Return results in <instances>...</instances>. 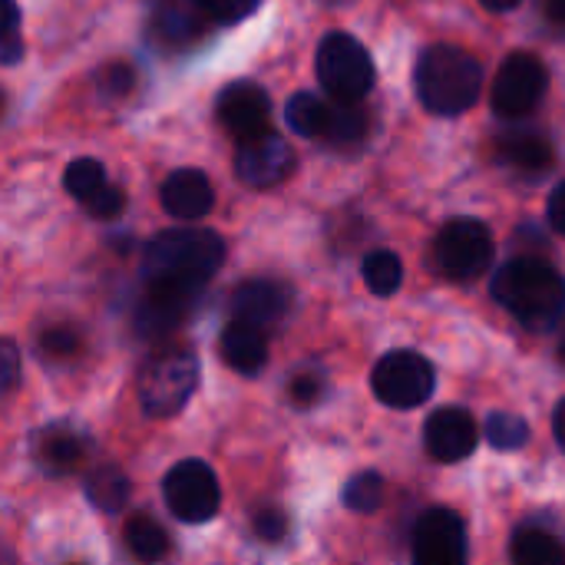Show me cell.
Here are the masks:
<instances>
[{"instance_id": "1", "label": "cell", "mask_w": 565, "mask_h": 565, "mask_svg": "<svg viewBox=\"0 0 565 565\" xmlns=\"http://www.w3.org/2000/svg\"><path fill=\"white\" fill-rule=\"evenodd\" d=\"M225 242L209 228H169L146 245L142 275L146 285H169L202 291L205 281L222 268Z\"/></svg>"}, {"instance_id": "2", "label": "cell", "mask_w": 565, "mask_h": 565, "mask_svg": "<svg viewBox=\"0 0 565 565\" xmlns=\"http://www.w3.org/2000/svg\"><path fill=\"white\" fill-rule=\"evenodd\" d=\"M490 288L493 298L533 331H553L565 318V278L540 258L507 262Z\"/></svg>"}, {"instance_id": "3", "label": "cell", "mask_w": 565, "mask_h": 565, "mask_svg": "<svg viewBox=\"0 0 565 565\" xmlns=\"http://www.w3.org/2000/svg\"><path fill=\"white\" fill-rule=\"evenodd\" d=\"M483 63L460 46L440 43V46H427L417 60V96L420 103L437 113V116H457L467 113L480 93H483Z\"/></svg>"}, {"instance_id": "4", "label": "cell", "mask_w": 565, "mask_h": 565, "mask_svg": "<svg viewBox=\"0 0 565 565\" xmlns=\"http://www.w3.org/2000/svg\"><path fill=\"white\" fill-rule=\"evenodd\" d=\"M199 387V361L192 351L152 354L139 371V401L149 417L179 414Z\"/></svg>"}, {"instance_id": "5", "label": "cell", "mask_w": 565, "mask_h": 565, "mask_svg": "<svg viewBox=\"0 0 565 565\" xmlns=\"http://www.w3.org/2000/svg\"><path fill=\"white\" fill-rule=\"evenodd\" d=\"M315 70L331 99L361 103L374 86V60L351 33H328L318 46Z\"/></svg>"}, {"instance_id": "6", "label": "cell", "mask_w": 565, "mask_h": 565, "mask_svg": "<svg viewBox=\"0 0 565 565\" xmlns=\"http://www.w3.org/2000/svg\"><path fill=\"white\" fill-rule=\"evenodd\" d=\"M434 262L450 281H477L490 271L493 235L480 218H454L434 242Z\"/></svg>"}, {"instance_id": "7", "label": "cell", "mask_w": 565, "mask_h": 565, "mask_svg": "<svg viewBox=\"0 0 565 565\" xmlns=\"http://www.w3.org/2000/svg\"><path fill=\"white\" fill-rule=\"evenodd\" d=\"M434 367L424 354L417 351H391L377 361L371 374L374 397L394 411H411L430 401L434 394Z\"/></svg>"}, {"instance_id": "8", "label": "cell", "mask_w": 565, "mask_h": 565, "mask_svg": "<svg viewBox=\"0 0 565 565\" xmlns=\"http://www.w3.org/2000/svg\"><path fill=\"white\" fill-rule=\"evenodd\" d=\"M162 497H166L169 513L179 516V520H185V523H209L218 513V503H222L218 477L202 460H182V463H175L166 473Z\"/></svg>"}, {"instance_id": "9", "label": "cell", "mask_w": 565, "mask_h": 565, "mask_svg": "<svg viewBox=\"0 0 565 565\" xmlns=\"http://www.w3.org/2000/svg\"><path fill=\"white\" fill-rule=\"evenodd\" d=\"M546 86H550V76H546L543 60L533 53H513L503 60V66L493 76V89H490L493 113L503 119H520L536 109Z\"/></svg>"}, {"instance_id": "10", "label": "cell", "mask_w": 565, "mask_h": 565, "mask_svg": "<svg viewBox=\"0 0 565 565\" xmlns=\"http://www.w3.org/2000/svg\"><path fill=\"white\" fill-rule=\"evenodd\" d=\"M295 169V152L278 132H262L235 149V175L252 189H271L285 182Z\"/></svg>"}, {"instance_id": "11", "label": "cell", "mask_w": 565, "mask_h": 565, "mask_svg": "<svg viewBox=\"0 0 565 565\" xmlns=\"http://www.w3.org/2000/svg\"><path fill=\"white\" fill-rule=\"evenodd\" d=\"M467 530L450 510H427L414 530V565H467Z\"/></svg>"}, {"instance_id": "12", "label": "cell", "mask_w": 565, "mask_h": 565, "mask_svg": "<svg viewBox=\"0 0 565 565\" xmlns=\"http://www.w3.org/2000/svg\"><path fill=\"white\" fill-rule=\"evenodd\" d=\"M218 122L238 142L268 132L271 129V99H268V93L252 79L228 83L218 93Z\"/></svg>"}, {"instance_id": "13", "label": "cell", "mask_w": 565, "mask_h": 565, "mask_svg": "<svg viewBox=\"0 0 565 565\" xmlns=\"http://www.w3.org/2000/svg\"><path fill=\"white\" fill-rule=\"evenodd\" d=\"M477 424L463 407H440L427 417L424 444L427 454L440 463H457L477 450Z\"/></svg>"}, {"instance_id": "14", "label": "cell", "mask_w": 565, "mask_h": 565, "mask_svg": "<svg viewBox=\"0 0 565 565\" xmlns=\"http://www.w3.org/2000/svg\"><path fill=\"white\" fill-rule=\"evenodd\" d=\"M202 291H185V288H169V285H149L139 311H136V328L142 338H159L169 334L195 305Z\"/></svg>"}, {"instance_id": "15", "label": "cell", "mask_w": 565, "mask_h": 565, "mask_svg": "<svg viewBox=\"0 0 565 565\" xmlns=\"http://www.w3.org/2000/svg\"><path fill=\"white\" fill-rule=\"evenodd\" d=\"M86 450H89L86 437L66 424H53V427L40 430V437L33 440V457L43 467V473H50V477L76 473L86 460Z\"/></svg>"}, {"instance_id": "16", "label": "cell", "mask_w": 565, "mask_h": 565, "mask_svg": "<svg viewBox=\"0 0 565 565\" xmlns=\"http://www.w3.org/2000/svg\"><path fill=\"white\" fill-rule=\"evenodd\" d=\"M162 205L169 215L182 218V222H192V218H202L212 212L215 205V192H212V182L205 172L199 169H179L172 172L166 182H162Z\"/></svg>"}, {"instance_id": "17", "label": "cell", "mask_w": 565, "mask_h": 565, "mask_svg": "<svg viewBox=\"0 0 565 565\" xmlns=\"http://www.w3.org/2000/svg\"><path fill=\"white\" fill-rule=\"evenodd\" d=\"M232 308H235V321H245V324L265 331V328H271V324H278L285 318L288 291L278 281L255 278V281H245V285L235 288Z\"/></svg>"}, {"instance_id": "18", "label": "cell", "mask_w": 565, "mask_h": 565, "mask_svg": "<svg viewBox=\"0 0 565 565\" xmlns=\"http://www.w3.org/2000/svg\"><path fill=\"white\" fill-rule=\"evenodd\" d=\"M497 159L507 162L510 169L523 172V175H540L553 166V146L543 132L516 129L497 142Z\"/></svg>"}, {"instance_id": "19", "label": "cell", "mask_w": 565, "mask_h": 565, "mask_svg": "<svg viewBox=\"0 0 565 565\" xmlns=\"http://www.w3.org/2000/svg\"><path fill=\"white\" fill-rule=\"evenodd\" d=\"M222 354L232 371L238 374H258L268 361V338L262 328H252L245 321H232L222 334Z\"/></svg>"}, {"instance_id": "20", "label": "cell", "mask_w": 565, "mask_h": 565, "mask_svg": "<svg viewBox=\"0 0 565 565\" xmlns=\"http://www.w3.org/2000/svg\"><path fill=\"white\" fill-rule=\"evenodd\" d=\"M205 23H209V13L202 10L199 0H169L156 13V33L172 46L192 43L205 30Z\"/></svg>"}, {"instance_id": "21", "label": "cell", "mask_w": 565, "mask_h": 565, "mask_svg": "<svg viewBox=\"0 0 565 565\" xmlns=\"http://www.w3.org/2000/svg\"><path fill=\"white\" fill-rule=\"evenodd\" d=\"M367 126H371V119H367V113H364L361 103H341V99H334V103H328V122H324L321 139L328 146L348 149V146H358L367 136Z\"/></svg>"}, {"instance_id": "22", "label": "cell", "mask_w": 565, "mask_h": 565, "mask_svg": "<svg viewBox=\"0 0 565 565\" xmlns=\"http://www.w3.org/2000/svg\"><path fill=\"white\" fill-rule=\"evenodd\" d=\"M513 565H565V543L559 536L526 526L513 536Z\"/></svg>"}, {"instance_id": "23", "label": "cell", "mask_w": 565, "mask_h": 565, "mask_svg": "<svg viewBox=\"0 0 565 565\" xmlns=\"http://www.w3.org/2000/svg\"><path fill=\"white\" fill-rule=\"evenodd\" d=\"M129 493H132V483L119 467H99L86 480V500L99 513H122L129 503Z\"/></svg>"}, {"instance_id": "24", "label": "cell", "mask_w": 565, "mask_h": 565, "mask_svg": "<svg viewBox=\"0 0 565 565\" xmlns=\"http://www.w3.org/2000/svg\"><path fill=\"white\" fill-rule=\"evenodd\" d=\"M126 550L139 559V563L152 565L159 563V559H166V553H169V536H166V530L156 523V520H149V516H132L129 523H126Z\"/></svg>"}, {"instance_id": "25", "label": "cell", "mask_w": 565, "mask_h": 565, "mask_svg": "<svg viewBox=\"0 0 565 565\" xmlns=\"http://www.w3.org/2000/svg\"><path fill=\"white\" fill-rule=\"evenodd\" d=\"M285 119H288V126H291L298 136L321 139L324 122H328V103H324L321 96H315V93H298V96L288 99Z\"/></svg>"}, {"instance_id": "26", "label": "cell", "mask_w": 565, "mask_h": 565, "mask_svg": "<svg viewBox=\"0 0 565 565\" xmlns=\"http://www.w3.org/2000/svg\"><path fill=\"white\" fill-rule=\"evenodd\" d=\"M404 281V265L394 252H371L364 258V285L377 295V298H387L401 288Z\"/></svg>"}, {"instance_id": "27", "label": "cell", "mask_w": 565, "mask_h": 565, "mask_svg": "<svg viewBox=\"0 0 565 565\" xmlns=\"http://www.w3.org/2000/svg\"><path fill=\"white\" fill-rule=\"evenodd\" d=\"M341 500H344V507L351 513H377L381 503H384V477L381 473H371V470L351 477Z\"/></svg>"}, {"instance_id": "28", "label": "cell", "mask_w": 565, "mask_h": 565, "mask_svg": "<svg viewBox=\"0 0 565 565\" xmlns=\"http://www.w3.org/2000/svg\"><path fill=\"white\" fill-rule=\"evenodd\" d=\"M487 440H490V447H497V450H520V447H526V440H530V427H526L523 417H516V414H510V411H497V414H490V420H487Z\"/></svg>"}, {"instance_id": "29", "label": "cell", "mask_w": 565, "mask_h": 565, "mask_svg": "<svg viewBox=\"0 0 565 565\" xmlns=\"http://www.w3.org/2000/svg\"><path fill=\"white\" fill-rule=\"evenodd\" d=\"M63 182H66V192H70L73 199L89 202V199L106 185V169H103L96 159H76V162L66 166Z\"/></svg>"}, {"instance_id": "30", "label": "cell", "mask_w": 565, "mask_h": 565, "mask_svg": "<svg viewBox=\"0 0 565 565\" xmlns=\"http://www.w3.org/2000/svg\"><path fill=\"white\" fill-rule=\"evenodd\" d=\"M96 86H99L103 96L119 99V96H126L136 86V70L129 63H106L99 70V76H96Z\"/></svg>"}, {"instance_id": "31", "label": "cell", "mask_w": 565, "mask_h": 565, "mask_svg": "<svg viewBox=\"0 0 565 565\" xmlns=\"http://www.w3.org/2000/svg\"><path fill=\"white\" fill-rule=\"evenodd\" d=\"M202 10L209 13V20H218V23H238L245 17H252L258 10L262 0H199Z\"/></svg>"}, {"instance_id": "32", "label": "cell", "mask_w": 565, "mask_h": 565, "mask_svg": "<svg viewBox=\"0 0 565 565\" xmlns=\"http://www.w3.org/2000/svg\"><path fill=\"white\" fill-rule=\"evenodd\" d=\"M86 209H89V215L93 218H116L119 212H122V205H126V195H122V189H116V185H103L89 202H83Z\"/></svg>"}, {"instance_id": "33", "label": "cell", "mask_w": 565, "mask_h": 565, "mask_svg": "<svg viewBox=\"0 0 565 565\" xmlns=\"http://www.w3.org/2000/svg\"><path fill=\"white\" fill-rule=\"evenodd\" d=\"M285 533H288L285 513H278V510H262V513L255 516V536H258L262 543H281Z\"/></svg>"}, {"instance_id": "34", "label": "cell", "mask_w": 565, "mask_h": 565, "mask_svg": "<svg viewBox=\"0 0 565 565\" xmlns=\"http://www.w3.org/2000/svg\"><path fill=\"white\" fill-rule=\"evenodd\" d=\"M20 377V351L13 341L0 338V394H7Z\"/></svg>"}, {"instance_id": "35", "label": "cell", "mask_w": 565, "mask_h": 565, "mask_svg": "<svg viewBox=\"0 0 565 565\" xmlns=\"http://www.w3.org/2000/svg\"><path fill=\"white\" fill-rule=\"evenodd\" d=\"M43 351L53 354V358H73L79 351V338L66 328H53L43 334Z\"/></svg>"}, {"instance_id": "36", "label": "cell", "mask_w": 565, "mask_h": 565, "mask_svg": "<svg viewBox=\"0 0 565 565\" xmlns=\"http://www.w3.org/2000/svg\"><path fill=\"white\" fill-rule=\"evenodd\" d=\"M318 397H321V377L301 374V377L291 381V401H295L298 407H311Z\"/></svg>"}, {"instance_id": "37", "label": "cell", "mask_w": 565, "mask_h": 565, "mask_svg": "<svg viewBox=\"0 0 565 565\" xmlns=\"http://www.w3.org/2000/svg\"><path fill=\"white\" fill-rule=\"evenodd\" d=\"M17 26H20V7L17 0H0V43L17 36Z\"/></svg>"}, {"instance_id": "38", "label": "cell", "mask_w": 565, "mask_h": 565, "mask_svg": "<svg viewBox=\"0 0 565 565\" xmlns=\"http://www.w3.org/2000/svg\"><path fill=\"white\" fill-rule=\"evenodd\" d=\"M550 225L559 232V235H565V182H559L556 189H553V195H550Z\"/></svg>"}, {"instance_id": "39", "label": "cell", "mask_w": 565, "mask_h": 565, "mask_svg": "<svg viewBox=\"0 0 565 565\" xmlns=\"http://www.w3.org/2000/svg\"><path fill=\"white\" fill-rule=\"evenodd\" d=\"M20 56H23V40H20V33L0 43V63H17Z\"/></svg>"}, {"instance_id": "40", "label": "cell", "mask_w": 565, "mask_h": 565, "mask_svg": "<svg viewBox=\"0 0 565 565\" xmlns=\"http://www.w3.org/2000/svg\"><path fill=\"white\" fill-rule=\"evenodd\" d=\"M543 13L553 26H565V0H543Z\"/></svg>"}, {"instance_id": "41", "label": "cell", "mask_w": 565, "mask_h": 565, "mask_svg": "<svg viewBox=\"0 0 565 565\" xmlns=\"http://www.w3.org/2000/svg\"><path fill=\"white\" fill-rule=\"evenodd\" d=\"M487 10H493V13H507V10H516L523 0H480Z\"/></svg>"}, {"instance_id": "42", "label": "cell", "mask_w": 565, "mask_h": 565, "mask_svg": "<svg viewBox=\"0 0 565 565\" xmlns=\"http://www.w3.org/2000/svg\"><path fill=\"white\" fill-rule=\"evenodd\" d=\"M553 430H556V440H559V447L565 450V401L556 407V417H553Z\"/></svg>"}, {"instance_id": "43", "label": "cell", "mask_w": 565, "mask_h": 565, "mask_svg": "<svg viewBox=\"0 0 565 565\" xmlns=\"http://www.w3.org/2000/svg\"><path fill=\"white\" fill-rule=\"evenodd\" d=\"M0 113H3V93H0Z\"/></svg>"}, {"instance_id": "44", "label": "cell", "mask_w": 565, "mask_h": 565, "mask_svg": "<svg viewBox=\"0 0 565 565\" xmlns=\"http://www.w3.org/2000/svg\"><path fill=\"white\" fill-rule=\"evenodd\" d=\"M563 358H565V331H563Z\"/></svg>"}]
</instances>
